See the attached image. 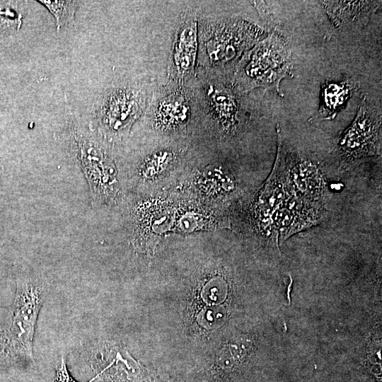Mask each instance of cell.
<instances>
[{"label": "cell", "mask_w": 382, "mask_h": 382, "mask_svg": "<svg viewBox=\"0 0 382 382\" xmlns=\"http://www.w3.org/2000/svg\"><path fill=\"white\" fill-rule=\"evenodd\" d=\"M262 34L261 28L241 19L212 23L204 29L203 39L209 65L219 68L231 64Z\"/></svg>", "instance_id": "4"}, {"label": "cell", "mask_w": 382, "mask_h": 382, "mask_svg": "<svg viewBox=\"0 0 382 382\" xmlns=\"http://www.w3.org/2000/svg\"><path fill=\"white\" fill-rule=\"evenodd\" d=\"M224 318L222 308L214 305L205 308L199 314L198 320L200 324L207 328H214L221 325Z\"/></svg>", "instance_id": "13"}, {"label": "cell", "mask_w": 382, "mask_h": 382, "mask_svg": "<svg viewBox=\"0 0 382 382\" xmlns=\"http://www.w3.org/2000/svg\"><path fill=\"white\" fill-rule=\"evenodd\" d=\"M381 113L361 100L356 117L339 140L338 154L345 167L359 159L378 154Z\"/></svg>", "instance_id": "6"}, {"label": "cell", "mask_w": 382, "mask_h": 382, "mask_svg": "<svg viewBox=\"0 0 382 382\" xmlns=\"http://www.w3.org/2000/svg\"><path fill=\"white\" fill-rule=\"evenodd\" d=\"M61 137L87 180L93 204L111 201L117 193L116 170L98 140L71 113L67 115Z\"/></svg>", "instance_id": "1"}, {"label": "cell", "mask_w": 382, "mask_h": 382, "mask_svg": "<svg viewBox=\"0 0 382 382\" xmlns=\"http://www.w3.org/2000/svg\"><path fill=\"white\" fill-rule=\"evenodd\" d=\"M217 283H210L207 284L203 292L204 298L208 303H216L220 299V289Z\"/></svg>", "instance_id": "14"}, {"label": "cell", "mask_w": 382, "mask_h": 382, "mask_svg": "<svg viewBox=\"0 0 382 382\" xmlns=\"http://www.w3.org/2000/svg\"><path fill=\"white\" fill-rule=\"evenodd\" d=\"M197 23L191 14L182 16L176 29L169 70L178 81H184L194 72L197 53Z\"/></svg>", "instance_id": "7"}, {"label": "cell", "mask_w": 382, "mask_h": 382, "mask_svg": "<svg viewBox=\"0 0 382 382\" xmlns=\"http://www.w3.org/2000/svg\"><path fill=\"white\" fill-rule=\"evenodd\" d=\"M205 98L207 111L214 120L226 130L238 127L241 108L233 89L219 84L209 85L206 88Z\"/></svg>", "instance_id": "8"}, {"label": "cell", "mask_w": 382, "mask_h": 382, "mask_svg": "<svg viewBox=\"0 0 382 382\" xmlns=\"http://www.w3.org/2000/svg\"><path fill=\"white\" fill-rule=\"evenodd\" d=\"M144 103V94L133 85L118 83L109 88L94 107L91 131L112 138L127 134L140 116Z\"/></svg>", "instance_id": "3"}, {"label": "cell", "mask_w": 382, "mask_h": 382, "mask_svg": "<svg viewBox=\"0 0 382 382\" xmlns=\"http://www.w3.org/2000/svg\"><path fill=\"white\" fill-rule=\"evenodd\" d=\"M292 69L288 43L282 35L272 33L256 42L238 62L234 86L243 92L258 87L270 88L283 97L280 83L293 76Z\"/></svg>", "instance_id": "2"}, {"label": "cell", "mask_w": 382, "mask_h": 382, "mask_svg": "<svg viewBox=\"0 0 382 382\" xmlns=\"http://www.w3.org/2000/svg\"><path fill=\"white\" fill-rule=\"evenodd\" d=\"M354 84L352 80L340 82H325L321 87L320 103L318 115L323 120L334 119L345 108L352 96Z\"/></svg>", "instance_id": "10"}, {"label": "cell", "mask_w": 382, "mask_h": 382, "mask_svg": "<svg viewBox=\"0 0 382 382\" xmlns=\"http://www.w3.org/2000/svg\"><path fill=\"white\" fill-rule=\"evenodd\" d=\"M44 299V285L35 275H26L18 282L13 316L15 349L25 359L33 360V341L38 315Z\"/></svg>", "instance_id": "5"}, {"label": "cell", "mask_w": 382, "mask_h": 382, "mask_svg": "<svg viewBox=\"0 0 382 382\" xmlns=\"http://www.w3.org/2000/svg\"><path fill=\"white\" fill-rule=\"evenodd\" d=\"M375 3L367 1H322L330 21L335 27H341L368 16L375 8Z\"/></svg>", "instance_id": "11"}, {"label": "cell", "mask_w": 382, "mask_h": 382, "mask_svg": "<svg viewBox=\"0 0 382 382\" xmlns=\"http://www.w3.org/2000/svg\"><path fill=\"white\" fill-rule=\"evenodd\" d=\"M190 106L185 93H172L160 99L155 109L156 125L165 129H175L185 125Z\"/></svg>", "instance_id": "9"}, {"label": "cell", "mask_w": 382, "mask_h": 382, "mask_svg": "<svg viewBox=\"0 0 382 382\" xmlns=\"http://www.w3.org/2000/svg\"><path fill=\"white\" fill-rule=\"evenodd\" d=\"M54 382H77L70 376L64 358L57 370Z\"/></svg>", "instance_id": "15"}, {"label": "cell", "mask_w": 382, "mask_h": 382, "mask_svg": "<svg viewBox=\"0 0 382 382\" xmlns=\"http://www.w3.org/2000/svg\"><path fill=\"white\" fill-rule=\"evenodd\" d=\"M38 2L45 6L54 17L57 32L64 28L74 26L75 15L80 1L40 0Z\"/></svg>", "instance_id": "12"}]
</instances>
